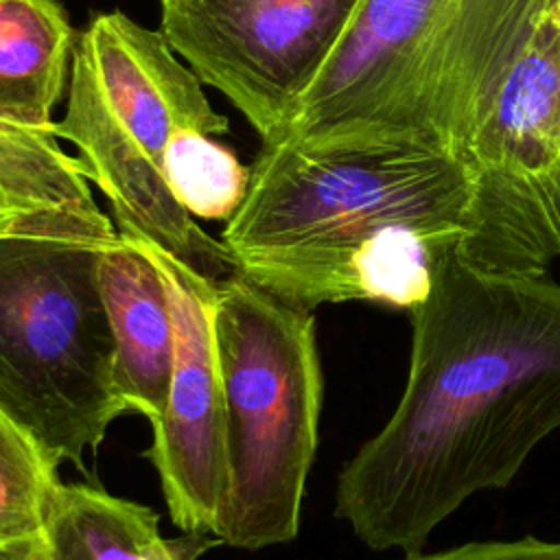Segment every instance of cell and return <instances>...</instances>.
<instances>
[{
	"mask_svg": "<svg viewBox=\"0 0 560 560\" xmlns=\"http://www.w3.org/2000/svg\"><path fill=\"white\" fill-rule=\"evenodd\" d=\"M57 466L0 411V542L42 532Z\"/></svg>",
	"mask_w": 560,
	"mask_h": 560,
	"instance_id": "obj_14",
	"label": "cell"
},
{
	"mask_svg": "<svg viewBox=\"0 0 560 560\" xmlns=\"http://www.w3.org/2000/svg\"><path fill=\"white\" fill-rule=\"evenodd\" d=\"M42 534L55 560H184L155 510L88 483L59 481Z\"/></svg>",
	"mask_w": 560,
	"mask_h": 560,
	"instance_id": "obj_12",
	"label": "cell"
},
{
	"mask_svg": "<svg viewBox=\"0 0 560 560\" xmlns=\"http://www.w3.org/2000/svg\"><path fill=\"white\" fill-rule=\"evenodd\" d=\"M201 85L160 31L122 11L98 13L77 37L55 136L79 151L88 179L109 201L118 234L155 245L219 282L238 271L236 258L175 201L162 175L177 131L223 136L230 129Z\"/></svg>",
	"mask_w": 560,
	"mask_h": 560,
	"instance_id": "obj_5",
	"label": "cell"
},
{
	"mask_svg": "<svg viewBox=\"0 0 560 560\" xmlns=\"http://www.w3.org/2000/svg\"><path fill=\"white\" fill-rule=\"evenodd\" d=\"M536 2L359 0L287 127L267 142L416 138L462 155Z\"/></svg>",
	"mask_w": 560,
	"mask_h": 560,
	"instance_id": "obj_3",
	"label": "cell"
},
{
	"mask_svg": "<svg viewBox=\"0 0 560 560\" xmlns=\"http://www.w3.org/2000/svg\"><path fill=\"white\" fill-rule=\"evenodd\" d=\"M553 7H556V13H558V18H560V0H553Z\"/></svg>",
	"mask_w": 560,
	"mask_h": 560,
	"instance_id": "obj_18",
	"label": "cell"
},
{
	"mask_svg": "<svg viewBox=\"0 0 560 560\" xmlns=\"http://www.w3.org/2000/svg\"><path fill=\"white\" fill-rule=\"evenodd\" d=\"M77 33L57 0H0V118L52 131L68 92Z\"/></svg>",
	"mask_w": 560,
	"mask_h": 560,
	"instance_id": "obj_11",
	"label": "cell"
},
{
	"mask_svg": "<svg viewBox=\"0 0 560 560\" xmlns=\"http://www.w3.org/2000/svg\"><path fill=\"white\" fill-rule=\"evenodd\" d=\"M359 0H160V33L203 85L273 140Z\"/></svg>",
	"mask_w": 560,
	"mask_h": 560,
	"instance_id": "obj_8",
	"label": "cell"
},
{
	"mask_svg": "<svg viewBox=\"0 0 560 560\" xmlns=\"http://www.w3.org/2000/svg\"><path fill=\"white\" fill-rule=\"evenodd\" d=\"M407 560H560V542L521 538L468 542L438 553H411Z\"/></svg>",
	"mask_w": 560,
	"mask_h": 560,
	"instance_id": "obj_15",
	"label": "cell"
},
{
	"mask_svg": "<svg viewBox=\"0 0 560 560\" xmlns=\"http://www.w3.org/2000/svg\"><path fill=\"white\" fill-rule=\"evenodd\" d=\"M472 206L470 164L431 142H260L221 241L243 276L302 308L363 300L407 313L468 241Z\"/></svg>",
	"mask_w": 560,
	"mask_h": 560,
	"instance_id": "obj_2",
	"label": "cell"
},
{
	"mask_svg": "<svg viewBox=\"0 0 560 560\" xmlns=\"http://www.w3.org/2000/svg\"><path fill=\"white\" fill-rule=\"evenodd\" d=\"M475 175L464 256L488 271L542 276L560 256V18L538 0L464 144Z\"/></svg>",
	"mask_w": 560,
	"mask_h": 560,
	"instance_id": "obj_7",
	"label": "cell"
},
{
	"mask_svg": "<svg viewBox=\"0 0 560 560\" xmlns=\"http://www.w3.org/2000/svg\"><path fill=\"white\" fill-rule=\"evenodd\" d=\"M214 287L228 492L210 536L258 551L300 529L324 398L315 319L241 271Z\"/></svg>",
	"mask_w": 560,
	"mask_h": 560,
	"instance_id": "obj_6",
	"label": "cell"
},
{
	"mask_svg": "<svg viewBox=\"0 0 560 560\" xmlns=\"http://www.w3.org/2000/svg\"><path fill=\"white\" fill-rule=\"evenodd\" d=\"M162 175L175 201L206 221H228L249 188V168L199 129H182L171 138Z\"/></svg>",
	"mask_w": 560,
	"mask_h": 560,
	"instance_id": "obj_13",
	"label": "cell"
},
{
	"mask_svg": "<svg viewBox=\"0 0 560 560\" xmlns=\"http://www.w3.org/2000/svg\"><path fill=\"white\" fill-rule=\"evenodd\" d=\"M0 560H55L44 540V534H31L0 542Z\"/></svg>",
	"mask_w": 560,
	"mask_h": 560,
	"instance_id": "obj_16",
	"label": "cell"
},
{
	"mask_svg": "<svg viewBox=\"0 0 560 560\" xmlns=\"http://www.w3.org/2000/svg\"><path fill=\"white\" fill-rule=\"evenodd\" d=\"M98 282L114 339L118 398L153 424L166 405L175 348L164 278L138 241L118 234L101 252Z\"/></svg>",
	"mask_w": 560,
	"mask_h": 560,
	"instance_id": "obj_10",
	"label": "cell"
},
{
	"mask_svg": "<svg viewBox=\"0 0 560 560\" xmlns=\"http://www.w3.org/2000/svg\"><path fill=\"white\" fill-rule=\"evenodd\" d=\"M22 212H18V210H13L2 197H0V232L2 230H7L9 225H13L15 223V219L20 217Z\"/></svg>",
	"mask_w": 560,
	"mask_h": 560,
	"instance_id": "obj_17",
	"label": "cell"
},
{
	"mask_svg": "<svg viewBox=\"0 0 560 560\" xmlns=\"http://www.w3.org/2000/svg\"><path fill=\"white\" fill-rule=\"evenodd\" d=\"M140 245L164 278L175 337L166 405L151 424L144 455L160 477L173 525L210 534L228 492L225 398L212 328L217 287L155 245Z\"/></svg>",
	"mask_w": 560,
	"mask_h": 560,
	"instance_id": "obj_9",
	"label": "cell"
},
{
	"mask_svg": "<svg viewBox=\"0 0 560 560\" xmlns=\"http://www.w3.org/2000/svg\"><path fill=\"white\" fill-rule=\"evenodd\" d=\"M116 236L103 212L20 214L0 232V411L57 468L83 470L127 413L98 282Z\"/></svg>",
	"mask_w": 560,
	"mask_h": 560,
	"instance_id": "obj_4",
	"label": "cell"
},
{
	"mask_svg": "<svg viewBox=\"0 0 560 560\" xmlns=\"http://www.w3.org/2000/svg\"><path fill=\"white\" fill-rule=\"evenodd\" d=\"M462 247L407 311L409 374L392 418L337 479L335 514L374 551L418 553L560 429V284L481 269Z\"/></svg>",
	"mask_w": 560,
	"mask_h": 560,
	"instance_id": "obj_1",
	"label": "cell"
}]
</instances>
